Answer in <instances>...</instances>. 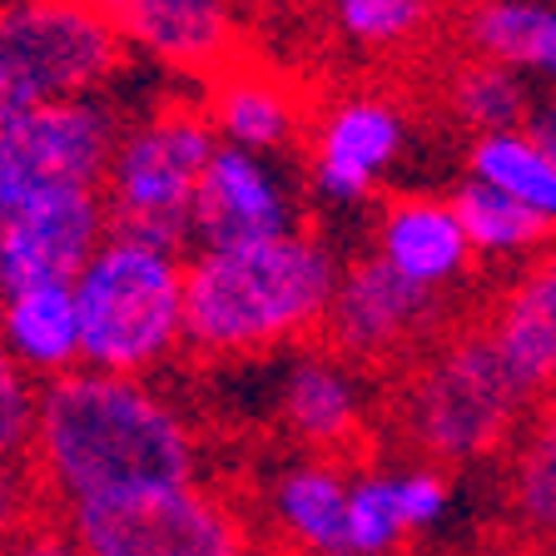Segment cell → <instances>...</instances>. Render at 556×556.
Instances as JSON below:
<instances>
[{"label":"cell","mask_w":556,"mask_h":556,"mask_svg":"<svg viewBox=\"0 0 556 556\" xmlns=\"http://www.w3.org/2000/svg\"><path fill=\"white\" fill-rule=\"evenodd\" d=\"M204 447L150 378L75 368L40 382L30 472L65 517L199 482Z\"/></svg>","instance_id":"6da1fadb"},{"label":"cell","mask_w":556,"mask_h":556,"mask_svg":"<svg viewBox=\"0 0 556 556\" xmlns=\"http://www.w3.org/2000/svg\"><path fill=\"white\" fill-rule=\"evenodd\" d=\"M343 264L318 233L199 243L189 254V348L204 358H258L303 348L328 328Z\"/></svg>","instance_id":"7a4b0ae2"},{"label":"cell","mask_w":556,"mask_h":556,"mask_svg":"<svg viewBox=\"0 0 556 556\" xmlns=\"http://www.w3.org/2000/svg\"><path fill=\"white\" fill-rule=\"evenodd\" d=\"M85 368L150 378L189 348V258L174 243L110 229L75 274Z\"/></svg>","instance_id":"3957f363"},{"label":"cell","mask_w":556,"mask_h":556,"mask_svg":"<svg viewBox=\"0 0 556 556\" xmlns=\"http://www.w3.org/2000/svg\"><path fill=\"white\" fill-rule=\"evenodd\" d=\"M536 413L542 403L511 378L486 328H467L438 343L397 393V428L438 467L482 463L511 447Z\"/></svg>","instance_id":"277c9868"},{"label":"cell","mask_w":556,"mask_h":556,"mask_svg":"<svg viewBox=\"0 0 556 556\" xmlns=\"http://www.w3.org/2000/svg\"><path fill=\"white\" fill-rule=\"evenodd\" d=\"M125 40L94 0L0 5V129L46 104L90 100L125 70Z\"/></svg>","instance_id":"5b68a950"},{"label":"cell","mask_w":556,"mask_h":556,"mask_svg":"<svg viewBox=\"0 0 556 556\" xmlns=\"http://www.w3.org/2000/svg\"><path fill=\"white\" fill-rule=\"evenodd\" d=\"M214 150H219V135L208 125L204 104L174 100L129 119L119 129L110 179H104L115 229L179 249L194 233V204Z\"/></svg>","instance_id":"8992f818"},{"label":"cell","mask_w":556,"mask_h":556,"mask_svg":"<svg viewBox=\"0 0 556 556\" xmlns=\"http://www.w3.org/2000/svg\"><path fill=\"white\" fill-rule=\"evenodd\" d=\"M119 129L125 125L104 94L46 104L5 125L0 129V208L104 189Z\"/></svg>","instance_id":"52a82bcc"},{"label":"cell","mask_w":556,"mask_h":556,"mask_svg":"<svg viewBox=\"0 0 556 556\" xmlns=\"http://www.w3.org/2000/svg\"><path fill=\"white\" fill-rule=\"evenodd\" d=\"M85 556H249V527L229 497L189 482L70 517Z\"/></svg>","instance_id":"ba28073f"},{"label":"cell","mask_w":556,"mask_h":556,"mask_svg":"<svg viewBox=\"0 0 556 556\" xmlns=\"http://www.w3.org/2000/svg\"><path fill=\"white\" fill-rule=\"evenodd\" d=\"M308 185L324 204L358 208L407 154V115L388 94L348 90L318 110L308 139Z\"/></svg>","instance_id":"9c48e42d"},{"label":"cell","mask_w":556,"mask_h":556,"mask_svg":"<svg viewBox=\"0 0 556 556\" xmlns=\"http://www.w3.org/2000/svg\"><path fill=\"white\" fill-rule=\"evenodd\" d=\"M442 308H447V299L422 293L417 283L397 278L378 254H363L343 264L324 333L338 353L372 368V363L403 358L407 348L422 343L438 328Z\"/></svg>","instance_id":"30bf717a"},{"label":"cell","mask_w":556,"mask_h":556,"mask_svg":"<svg viewBox=\"0 0 556 556\" xmlns=\"http://www.w3.org/2000/svg\"><path fill=\"white\" fill-rule=\"evenodd\" d=\"M303 229V199L278 154L219 144L194 204L199 243H254Z\"/></svg>","instance_id":"8fae6325"},{"label":"cell","mask_w":556,"mask_h":556,"mask_svg":"<svg viewBox=\"0 0 556 556\" xmlns=\"http://www.w3.org/2000/svg\"><path fill=\"white\" fill-rule=\"evenodd\" d=\"M110 229L115 219H110L104 189L0 208V293L75 278L110 239Z\"/></svg>","instance_id":"7c38bea8"},{"label":"cell","mask_w":556,"mask_h":556,"mask_svg":"<svg viewBox=\"0 0 556 556\" xmlns=\"http://www.w3.org/2000/svg\"><path fill=\"white\" fill-rule=\"evenodd\" d=\"M274 407H278V422L308 452L338 457L368 428L372 388L363 378V363L338 353L333 343H303L293 348L283 372H278Z\"/></svg>","instance_id":"4fadbf2b"},{"label":"cell","mask_w":556,"mask_h":556,"mask_svg":"<svg viewBox=\"0 0 556 556\" xmlns=\"http://www.w3.org/2000/svg\"><path fill=\"white\" fill-rule=\"evenodd\" d=\"M129 50L179 75H224L239 55L233 0H94Z\"/></svg>","instance_id":"5bb4252c"},{"label":"cell","mask_w":556,"mask_h":556,"mask_svg":"<svg viewBox=\"0 0 556 556\" xmlns=\"http://www.w3.org/2000/svg\"><path fill=\"white\" fill-rule=\"evenodd\" d=\"M397 278L417 283L422 293L447 299L477 264V249L467 239L452 194H397L378 208L372 219V249Z\"/></svg>","instance_id":"9a60e30c"},{"label":"cell","mask_w":556,"mask_h":556,"mask_svg":"<svg viewBox=\"0 0 556 556\" xmlns=\"http://www.w3.org/2000/svg\"><path fill=\"white\" fill-rule=\"evenodd\" d=\"M204 115L219 144L254 154H283L303 144L313 129L303 94L283 75L254 65H229L224 75H214L204 94Z\"/></svg>","instance_id":"2e32d148"},{"label":"cell","mask_w":556,"mask_h":556,"mask_svg":"<svg viewBox=\"0 0 556 556\" xmlns=\"http://www.w3.org/2000/svg\"><path fill=\"white\" fill-rule=\"evenodd\" d=\"M353 472L328 452H303L268 477V521L299 556H348Z\"/></svg>","instance_id":"e0dca14e"},{"label":"cell","mask_w":556,"mask_h":556,"mask_svg":"<svg viewBox=\"0 0 556 556\" xmlns=\"http://www.w3.org/2000/svg\"><path fill=\"white\" fill-rule=\"evenodd\" d=\"M0 343L35 382L65 378L85 368V328L75 303V278L55 283H25L0 293Z\"/></svg>","instance_id":"ac0fdd59"},{"label":"cell","mask_w":556,"mask_h":556,"mask_svg":"<svg viewBox=\"0 0 556 556\" xmlns=\"http://www.w3.org/2000/svg\"><path fill=\"white\" fill-rule=\"evenodd\" d=\"M486 333L511 378L542 403L556 388V243L507 289L486 318Z\"/></svg>","instance_id":"d6986e66"},{"label":"cell","mask_w":556,"mask_h":556,"mask_svg":"<svg viewBox=\"0 0 556 556\" xmlns=\"http://www.w3.org/2000/svg\"><path fill=\"white\" fill-rule=\"evenodd\" d=\"M467 40L477 55L502 60L517 75L556 85V5L542 0H482L467 15Z\"/></svg>","instance_id":"ffe728a7"},{"label":"cell","mask_w":556,"mask_h":556,"mask_svg":"<svg viewBox=\"0 0 556 556\" xmlns=\"http://www.w3.org/2000/svg\"><path fill=\"white\" fill-rule=\"evenodd\" d=\"M452 208H457V219H463L477 258H486V264L542 258L546 249H552L556 224H546L536 208L517 204V199H507L502 189L482 185V179H472V174L452 189Z\"/></svg>","instance_id":"44dd1931"},{"label":"cell","mask_w":556,"mask_h":556,"mask_svg":"<svg viewBox=\"0 0 556 556\" xmlns=\"http://www.w3.org/2000/svg\"><path fill=\"white\" fill-rule=\"evenodd\" d=\"M467 174L556 224V154L532 129H497L467 144Z\"/></svg>","instance_id":"7402d4cb"},{"label":"cell","mask_w":556,"mask_h":556,"mask_svg":"<svg viewBox=\"0 0 556 556\" xmlns=\"http://www.w3.org/2000/svg\"><path fill=\"white\" fill-rule=\"evenodd\" d=\"M447 104L452 115L472 125L477 135H497V129H527L532 125V94H527V80H521L511 65L502 60H467V65L452 70L447 80Z\"/></svg>","instance_id":"603a6c76"},{"label":"cell","mask_w":556,"mask_h":556,"mask_svg":"<svg viewBox=\"0 0 556 556\" xmlns=\"http://www.w3.org/2000/svg\"><path fill=\"white\" fill-rule=\"evenodd\" d=\"M438 0H328L338 35L353 50H372V55H393L422 40L432 25Z\"/></svg>","instance_id":"cb8c5ba5"},{"label":"cell","mask_w":556,"mask_h":556,"mask_svg":"<svg viewBox=\"0 0 556 556\" xmlns=\"http://www.w3.org/2000/svg\"><path fill=\"white\" fill-rule=\"evenodd\" d=\"M407 521L397 507L393 467H368L353 472V497H348V556H393L407 542Z\"/></svg>","instance_id":"d4e9b609"},{"label":"cell","mask_w":556,"mask_h":556,"mask_svg":"<svg viewBox=\"0 0 556 556\" xmlns=\"http://www.w3.org/2000/svg\"><path fill=\"white\" fill-rule=\"evenodd\" d=\"M35 407H40V388L0 343V457H30Z\"/></svg>","instance_id":"484cf974"},{"label":"cell","mask_w":556,"mask_h":556,"mask_svg":"<svg viewBox=\"0 0 556 556\" xmlns=\"http://www.w3.org/2000/svg\"><path fill=\"white\" fill-rule=\"evenodd\" d=\"M397 477V507H403L407 532H432L452 511V477L438 463H413L393 467Z\"/></svg>","instance_id":"4316f807"},{"label":"cell","mask_w":556,"mask_h":556,"mask_svg":"<svg viewBox=\"0 0 556 556\" xmlns=\"http://www.w3.org/2000/svg\"><path fill=\"white\" fill-rule=\"evenodd\" d=\"M35 507V472H25L21 457H0V546L11 542L21 527H30Z\"/></svg>","instance_id":"83f0119b"},{"label":"cell","mask_w":556,"mask_h":556,"mask_svg":"<svg viewBox=\"0 0 556 556\" xmlns=\"http://www.w3.org/2000/svg\"><path fill=\"white\" fill-rule=\"evenodd\" d=\"M0 556H85L80 536L75 527H46V521H35V527H21L11 542L0 546Z\"/></svg>","instance_id":"f1b7e54d"},{"label":"cell","mask_w":556,"mask_h":556,"mask_svg":"<svg viewBox=\"0 0 556 556\" xmlns=\"http://www.w3.org/2000/svg\"><path fill=\"white\" fill-rule=\"evenodd\" d=\"M527 129H532V135L542 139L546 150L556 154V100H552V104H542V110L532 115V125H527Z\"/></svg>","instance_id":"f546056e"}]
</instances>
